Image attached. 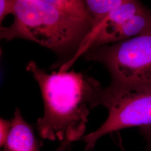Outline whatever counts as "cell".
<instances>
[{
  "label": "cell",
  "instance_id": "cell-1",
  "mask_svg": "<svg viewBox=\"0 0 151 151\" xmlns=\"http://www.w3.org/2000/svg\"><path fill=\"white\" fill-rule=\"evenodd\" d=\"M27 70L38 82L43 99L44 115L36 125L39 135L61 142L55 151L70 148L83 137L90 110L99 106L103 87L93 77L74 70L49 74L33 60Z\"/></svg>",
  "mask_w": 151,
  "mask_h": 151
},
{
  "label": "cell",
  "instance_id": "cell-2",
  "mask_svg": "<svg viewBox=\"0 0 151 151\" xmlns=\"http://www.w3.org/2000/svg\"><path fill=\"white\" fill-rule=\"evenodd\" d=\"M13 15L10 27H1V39H23L50 49L58 57L56 66L61 72L80 56L94 26L38 0H16Z\"/></svg>",
  "mask_w": 151,
  "mask_h": 151
},
{
  "label": "cell",
  "instance_id": "cell-3",
  "mask_svg": "<svg viewBox=\"0 0 151 151\" xmlns=\"http://www.w3.org/2000/svg\"><path fill=\"white\" fill-rule=\"evenodd\" d=\"M85 59L100 63L108 70L111 92L151 94V30L124 41L89 49Z\"/></svg>",
  "mask_w": 151,
  "mask_h": 151
},
{
  "label": "cell",
  "instance_id": "cell-4",
  "mask_svg": "<svg viewBox=\"0 0 151 151\" xmlns=\"http://www.w3.org/2000/svg\"><path fill=\"white\" fill-rule=\"evenodd\" d=\"M100 105L109 111L108 118L97 130L83 136L85 149H93L104 135L130 127L151 125V94L136 92H111L103 87Z\"/></svg>",
  "mask_w": 151,
  "mask_h": 151
},
{
  "label": "cell",
  "instance_id": "cell-5",
  "mask_svg": "<svg viewBox=\"0 0 151 151\" xmlns=\"http://www.w3.org/2000/svg\"><path fill=\"white\" fill-rule=\"evenodd\" d=\"M151 30V9L146 7L127 20L116 25L103 27L88 37L81 55L89 49L124 41Z\"/></svg>",
  "mask_w": 151,
  "mask_h": 151
},
{
  "label": "cell",
  "instance_id": "cell-6",
  "mask_svg": "<svg viewBox=\"0 0 151 151\" xmlns=\"http://www.w3.org/2000/svg\"><path fill=\"white\" fill-rule=\"evenodd\" d=\"M40 146L32 127L23 118L20 110L16 108L4 151H40Z\"/></svg>",
  "mask_w": 151,
  "mask_h": 151
},
{
  "label": "cell",
  "instance_id": "cell-7",
  "mask_svg": "<svg viewBox=\"0 0 151 151\" xmlns=\"http://www.w3.org/2000/svg\"><path fill=\"white\" fill-rule=\"evenodd\" d=\"M52 6L65 14L82 20L93 22L83 0H38ZM94 24V23H93Z\"/></svg>",
  "mask_w": 151,
  "mask_h": 151
},
{
  "label": "cell",
  "instance_id": "cell-8",
  "mask_svg": "<svg viewBox=\"0 0 151 151\" xmlns=\"http://www.w3.org/2000/svg\"><path fill=\"white\" fill-rule=\"evenodd\" d=\"M94 26L110 12L129 0H83ZM93 26V27H94Z\"/></svg>",
  "mask_w": 151,
  "mask_h": 151
},
{
  "label": "cell",
  "instance_id": "cell-9",
  "mask_svg": "<svg viewBox=\"0 0 151 151\" xmlns=\"http://www.w3.org/2000/svg\"><path fill=\"white\" fill-rule=\"evenodd\" d=\"M16 0H0V23L1 24L6 17L14 15Z\"/></svg>",
  "mask_w": 151,
  "mask_h": 151
},
{
  "label": "cell",
  "instance_id": "cell-10",
  "mask_svg": "<svg viewBox=\"0 0 151 151\" xmlns=\"http://www.w3.org/2000/svg\"><path fill=\"white\" fill-rule=\"evenodd\" d=\"M11 127V121L1 119V133L0 143L1 147H3L5 143L7 135L9 134Z\"/></svg>",
  "mask_w": 151,
  "mask_h": 151
},
{
  "label": "cell",
  "instance_id": "cell-11",
  "mask_svg": "<svg viewBox=\"0 0 151 151\" xmlns=\"http://www.w3.org/2000/svg\"><path fill=\"white\" fill-rule=\"evenodd\" d=\"M140 135L146 143V151H151V125L139 128Z\"/></svg>",
  "mask_w": 151,
  "mask_h": 151
},
{
  "label": "cell",
  "instance_id": "cell-12",
  "mask_svg": "<svg viewBox=\"0 0 151 151\" xmlns=\"http://www.w3.org/2000/svg\"><path fill=\"white\" fill-rule=\"evenodd\" d=\"M119 139V142L118 143V145H119V146H120V147L121 148V149H122V151H126L124 149V147H123V145H122V140H120Z\"/></svg>",
  "mask_w": 151,
  "mask_h": 151
},
{
  "label": "cell",
  "instance_id": "cell-13",
  "mask_svg": "<svg viewBox=\"0 0 151 151\" xmlns=\"http://www.w3.org/2000/svg\"><path fill=\"white\" fill-rule=\"evenodd\" d=\"M70 150V148H67V149H65V150L62 151H68ZM93 151V149H85V151Z\"/></svg>",
  "mask_w": 151,
  "mask_h": 151
}]
</instances>
